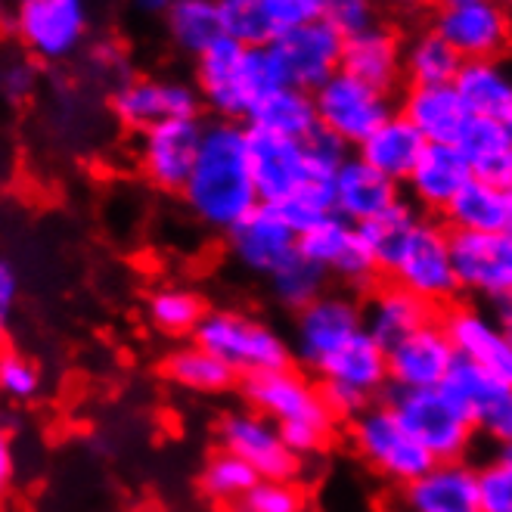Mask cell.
<instances>
[{
    "label": "cell",
    "mask_w": 512,
    "mask_h": 512,
    "mask_svg": "<svg viewBox=\"0 0 512 512\" xmlns=\"http://www.w3.org/2000/svg\"><path fill=\"white\" fill-rule=\"evenodd\" d=\"M187 212L208 230L230 233L261 205L249 165V125L212 122L205 125L196 168L184 193Z\"/></svg>",
    "instance_id": "6da1fadb"
},
{
    "label": "cell",
    "mask_w": 512,
    "mask_h": 512,
    "mask_svg": "<svg viewBox=\"0 0 512 512\" xmlns=\"http://www.w3.org/2000/svg\"><path fill=\"white\" fill-rule=\"evenodd\" d=\"M239 395L246 407L258 410L274 423L286 444L301 460L317 457L333 444L339 419L329 413L320 385L305 376V370H274L239 379Z\"/></svg>",
    "instance_id": "7a4b0ae2"
},
{
    "label": "cell",
    "mask_w": 512,
    "mask_h": 512,
    "mask_svg": "<svg viewBox=\"0 0 512 512\" xmlns=\"http://www.w3.org/2000/svg\"><path fill=\"white\" fill-rule=\"evenodd\" d=\"M193 342L224 360L239 379L286 370L295 364L292 345L277 326L233 308H208L193 333Z\"/></svg>",
    "instance_id": "3957f363"
},
{
    "label": "cell",
    "mask_w": 512,
    "mask_h": 512,
    "mask_svg": "<svg viewBox=\"0 0 512 512\" xmlns=\"http://www.w3.org/2000/svg\"><path fill=\"white\" fill-rule=\"evenodd\" d=\"M438 463L466 460L475 444V419L444 388H388L382 398Z\"/></svg>",
    "instance_id": "277c9868"
},
{
    "label": "cell",
    "mask_w": 512,
    "mask_h": 512,
    "mask_svg": "<svg viewBox=\"0 0 512 512\" xmlns=\"http://www.w3.org/2000/svg\"><path fill=\"white\" fill-rule=\"evenodd\" d=\"M351 444L357 457L367 463V469L388 481V485H395L398 491L438 463L385 401L351 419Z\"/></svg>",
    "instance_id": "5b68a950"
},
{
    "label": "cell",
    "mask_w": 512,
    "mask_h": 512,
    "mask_svg": "<svg viewBox=\"0 0 512 512\" xmlns=\"http://www.w3.org/2000/svg\"><path fill=\"white\" fill-rule=\"evenodd\" d=\"M364 333V301L351 292H323L314 305L295 314L292 323V360L305 373H320L351 339Z\"/></svg>",
    "instance_id": "8992f818"
},
{
    "label": "cell",
    "mask_w": 512,
    "mask_h": 512,
    "mask_svg": "<svg viewBox=\"0 0 512 512\" xmlns=\"http://www.w3.org/2000/svg\"><path fill=\"white\" fill-rule=\"evenodd\" d=\"M10 28L16 41L44 63L75 56L90 32L87 0H13Z\"/></svg>",
    "instance_id": "52a82bcc"
},
{
    "label": "cell",
    "mask_w": 512,
    "mask_h": 512,
    "mask_svg": "<svg viewBox=\"0 0 512 512\" xmlns=\"http://www.w3.org/2000/svg\"><path fill=\"white\" fill-rule=\"evenodd\" d=\"M388 280L410 289L438 311L457 305L460 283L454 270V255H450V230L435 218L423 215Z\"/></svg>",
    "instance_id": "ba28073f"
},
{
    "label": "cell",
    "mask_w": 512,
    "mask_h": 512,
    "mask_svg": "<svg viewBox=\"0 0 512 512\" xmlns=\"http://www.w3.org/2000/svg\"><path fill=\"white\" fill-rule=\"evenodd\" d=\"M314 106L320 128L354 149L395 115L391 94L364 84L342 69L314 90Z\"/></svg>",
    "instance_id": "9c48e42d"
},
{
    "label": "cell",
    "mask_w": 512,
    "mask_h": 512,
    "mask_svg": "<svg viewBox=\"0 0 512 512\" xmlns=\"http://www.w3.org/2000/svg\"><path fill=\"white\" fill-rule=\"evenodd\" d=\"M215 432H218L221 447L236 454L239 460H246L258 472V478L295 481L301 469H305V460L286 444L283 432L252 407L227 410L218 419Z\"/></svg>",
    "instance_id": "30bf717a"
},
{
    "label": "cell",
    "mask_w": 512,
    "mask_h": 512,
    "mask_svg": "<svg viewBox=\"0 0 512 512\" xmlns=\"http://www.w3.org/2000/svg\"><path fill=\"white\" fill-rule=\"evenodd\" d=\"M298 255L323 267L329 277H336L348 289H373L382 277L373 252L360 236V227L342 215H329L317 227L298 233Z\"/></svg>",
    "instance_id": "8fae6325"
},
{
    "label": "cell",
    "mask_w": 512,
    "mask_h": 512,
    "mask_svg": "<svg viewBox=\"0 0 512 512\" xmlns=\"http://www.w3.org/2000/svg\"><path fill=\"white\" fill-rule=\"evenodd\" d=\"M112 115L131 131H149L174 118H199L202 97L196 84L177 78H125L109 97Z\"/></svg>",
    "instance_id": "7c38bea8"
},
{
    "label": "cell",
    "mask_w": 512,
    "mask_h": 512,
    "mask_svg": "<svg viewBox=\"0 0 512 512\" xmlns=\"http://www.w3.org/2000/svg\"><path fill=\"white\" fill-rule=\"evenodd\" d=\"M432 28L463 56V63L500 59L512 44L509 10L497 0H441Z\"/></svg>",
    "instance_id": "4fadbf2b"
},
{
    "label": "cell",
    "mask_w": 512,
    "mask_h": 512,
    "mask_svg": "<svg viewBox=\"0 0 512 512\" xmlns=\"http://www.w3.org/2000/svg\"><path fill=\"white\" fill-rule=\"evenodd\" d=\"M450 255L460 295H472L485 305L512 295V233H454Z\"/></svg>",
    "instance_id": "5bb4252c"
},
{
    "label": "cell",
    "mask_w": 512,
    "mask_h": 512,
    "mask_svg": "<svg viewBox=\"0 0 512 512\" xmlns=\"http://www.w3.org/2000/svg\"><path fill=\"white\" fill-rule=\"evenodd\" d=\"M205 125L199 118H174L140 134L137 165L140 174L162 193H184L196 168Z\"/></svg>",
    "instance_id": "9a60e30c"
},
{
    "label": "cell",
    "mask_w": 512,
    "mask_h": 512,
    "mask_svg": "<svg viewBox=\"0 0 512 512\" xmlns=\"http://www.w3.org/2000/svg\"><path fill=\"white\" fill-rule=\"evenodd\" d=\"M249 165L258 199L264 205H283L289 196H295L317 177L305 143L258 128H249Z\"/></svg>",
    "instance_id": "2e32d148"
},
{
    "label": "cell",
    "mask_w": 512,
    "mask_h": 512,
    "mask_svg": "<svg viewBox=\"0 0 512 512\" xmlns=\"http://www.w3.org/2000/svg\"><path fill=\"white\" fill-rule=\"evenodd\" d=\"M441 326L460 360H469L512 388V342L503 336L488 308L457 301L441 311Z\"/></svg>",
    "instance_id": "e0dca14e"
},
{
    "label": "cell",
    "mask_w": 512,
    "mask_h": 512,
    "mask_svg": "<svg viewBox=\"0 0 512 512\" xmlns=\"http://www.w3.org/2000/svg\"><path fill=\"white\" fill-rule=\"evenodd\" d=\"M270 47L280 59L286 84L314 94L320 84H326L342 69L345 38L326 19H320L314 25H301L295 32L277 35Z\"/></svg>",
    "instance_id": "ac0fdd59"
},
{
    "label": "cell",
    "mask_w": 512,
    "mask_h": 512,
    "mask_svg": "<svg viewBox=\"0 0 512 512\" xmlns=\"http://www.w3.org/2000/svg\"><path fill=\"white\" fill-rule=\"evenodd\" d=\"M227 236V255L258 277H270L292 255H298V233L283 221L274 205H258Z\"/></svg>",
    "instance_id": "d6986e66"
},
{
    "label": "cell",
    "mask_w": 512,
    "mask_h": 512,
    "mask_svg": "<svg viewBox=\"0 0 512 512\" xmlns=\"http://www.w3.org/2000/svg\"><path fill=\"white\" fill-rule=\"evenodd\" d=\"M246 50L230 38H221L196 59V90L202 106L221 122H249L252 106L246 97Z\"/></svg>",
    "instance_id": "ffe728a7"
},
{
    "label": "cell",
    "mask_w": 512,
    "mask_h": 512,
    "mask_svg": "<svg viewBox=\"0 0 512 512\" xmlns=\"http://www.w3.org/2000/svg\"><path fill=\"white\" fill-rule=\"evenodd\" d=\"M438 317V308L391 280L373 286L364 298V329L385 354L413 333H419L423 326L435 323Z\"/></svg>",
    "instance_id": "44dd1931"
},
{
    "label": "cell",
    "mask_w": 512,
    "mask_h": 512,
    "mask_svg": "<svg viewBox=\"0 0 512 512\" xmlns=\"http://www.w3.org/2000/svg\"><path fill=\"white\" fill-rule=\"evenodd\" d=\"M454 364L457 351L438 317L388 351V388H441Z\"/></svg>",
    "instance_id": "7402d4cb"
},
{
    "label": "cell",
    "mask_w": 512,
    "mask_h": 512,
    "mask_svg": "<svg viewBox=\"0 0 512 512\" xmlns=\"http://www.w3.org/2000/svg\"><path fill=\"white\" fill-rule=\"evenodd\" d=\"M401 512H481L478 469L469 460L435 463L398 491Z\"/></svg>",
    "instance_id": "603a6c76"
},
{
    "label": "cell",
    "mask_w": 512,
    "mask_h": 512,
    "mask_svg": "<svg viewBox=\"0 0 512 512\" xmlns=\"http://www.w3.org/2000/svg\"><path fill=\"white\" fill-rule=\"evenodd\" d=\"M475 174L454 143H429L419 156L413 174L407 177V199L423 215H444V208L457 199V193Z\"/></svg>",
    "instance_id": "cb8c5ba5"
},
{
    "label": "cell",
    "mask_w": 512,
    "mask_h": 512,
    "mask_svg": "<svg viewBox=\"0 0 512 512\" xmlns=\"http://www.w3.org/2000/svg\"><path fill=\"white\" fill-rule=\"evenodd\" d=\"M401 199V184L379 174L360 156H348V162L336 174V215L357 227L379 218Z\"/></svg>",
    "instance_id": "d4e9b609"
},
{
    "label": "cell",
    "mask_w": 512,
    "mask_h": 512,
    "mask_svg": "<svg viewBox=\"0 0 512 512\" xmlns=\"http://www.w3.org/2000/svg\"><path fill=\"white\" fill-rule=\"evenodd\" d=\"M342 72L391 94V90L398 87V81L404 78V44H401V38L379 22L373 28H367V32L345 38Z\"/></svg>",
    "instance_id": "484cf974"
},
{
    "label": "cell",
    "mask_w": 512,
    "mask_h": 512,
    "mask_svg": "<svg viewBox=\"0 0 512 512\" xmlns=\"http://www.w3.org/2000/svg\"><path fill=\"white\" fill-rule=\"evenodd\" d=\"M401 115L426 137V143H460L472 115L454 84L410 87L401 103Z\"/></svg>",
    "instance_id": "4316f807"
},
{
    "label": "cell",
    "mask_w": 512,
    "mask_h": 512,
    "mask_svg": "<svg viewBox=\"0 0 512 512\" xmlns=\"http://www.w3.org/2000/svg\"><path fill=\"white\" fill-rule=\"evenodd\" d=\"M426 146H429L426 137L401 112H395L385 125H379L357 146V156L367 165H373L379 174H385L388 180H395V184H407V177L413 174Z\"/></svg>",
    "instance_id": "83f0119b"
},
{
    "label": "cell",
    "mask_w": 512,
    "mask_h": 512,
    "mask_svg": "<svg viewBox=\"0 0 512 512\" xmlns=\"http://www.w3.org/2000/svg\"><path fill=\"white\" fill-rule=\"evenodd\" d=\"M454 87L472 118L506 122L512 115V66L503 59H469Z\"/></svg>",
    "instance_id": "f1b7e54d"
},
{
    "label": "cell",
    "mask_w": 512,
    "mask_h": 512,
    "mask_svg": "<svg viewBox=\"0 0 512 512\" xmlns=\"http://www.w3.org/2000/svg\"><path fill=\"white\" fill-rule=\"evenodd\" d=\"M509 205L512 193L506 187L472 177L441 218L454 233H503L509 230Z\"/></svg>",
    "instance_id": "f546056e"
},
{
    "label": "cell",
    "mask_w": 512,
    "mask_h": 512,
    "mask_svg": "<svg viewBox=\"0 0 512 512\" xmlns=\"http://www.w3.org/2000/svg\"><path fill=\"white\" fill-rule=\"evenodd\" d=\"M317 382H336L348 385L370 401L385 398L388 391V354L370 339L364 329L357 339H351L329 364L317 373Z\"/></svg>",
    "instance_id": "4dcf8cb0"
},
{
    "label": "cell",
    "mask_w": 512,
    "mask_h": 512,
    "mask_svg": "<svg viewBox=\"0 0 512 512\" xmlns=\"http://www.w3.org/2000/svg\"><path fill=\"white\" fill-rule=\"evenodd\" d=\"M162 376L171 385L190 391V395H205V398L227 395V391H233L239 385V376L224 364V360H218L212 351H205L193 339L165 354Z\"/></svg>",
    "instance_id": "1f68e13d"
},
{
    "label": "cell",
    "mask_w": 512,
    "mask_h": 512,
    "mask_svg": "<svg viewBox=\"0 0 512 512\" xmlns=\"http://www.w3.org/2000/svg\"><path fill=\"white\" fill-rule=\"evenodd\" d=\"M249 128L305 143L308 137H314L320 131L314 94L311 90H301V87H280L277 94H270L249 115Z\"/></svg>",
    "instance_id": "d6a6232c"
},
{
    "label": "cell",
    "mask_w": 512,
    "mask_h": 512,
    "mask_svg": "<svg viewBox=\"0 0 512 512\" xmlns=\"http://www.w3.org/2000/svg\"><path fill=\"white\" fill-rule=\"evenodd\" d=\"M460 153L466 156L472 174L478 180H491L509 190L512 180V137L506 134L503 122L491 118H472L469 128L460 137Z\"/></svg>",
    "instance_id": "836d02e7"
},
{
    "label": "cell",
    "mask_w": 512,
    "mask_h": 512,
    "mask_svg": "<svg viewBox=\"0 0 512 512\" xmlns=\"http://www.w3.org/2000/svg\"><path fill=\"white\" fill-rule=\"evenodd\" d=\"M419 221H423V212H419L410 199H401L398 205H391L388 212H382L379 218H373L360 227V236H364V243L373 252L376 267L385 280L391 277V270L398 267Z\"/></svg>",
    "instance_id": "e575fe53"
},
{
    "label": "cell",
    "mask_w": 512,
    "mask_h": 512,
    "mask_svg": "<svg viewBox=\"0 0 512 512\" xmlns=\"http://www.w3.org/2000/svg\"><path fill=\"white\" fill-rule=\"evenodd\" d=\"M463 69V56L450 47L435 28L413 35L404 44V78L410 87H441L454 84Z\"/></svg>",
    "instance_id": "d590c367"
},
{
    "label": "cell",
    "mask_w": 512,
    "mask_h": 512,
    "mask_svg": "<svg viewBox=\"0 0 512 512\" xmlns=\"http://www.w3.org/2000/svg\"><path fill=\"white\" fill-rule=\"evenodd\" d=\"M165 32L180 53L199 59L224 38L218 0H174L165 13Z\"/></svg>",
    "instance_id": "8d00e7d4"
},
{
    "label": "cell",
    "mask_w": 512,
    "mask_h": 512,
    "mask_svg": "<svg viewBox=\"0 0 512 512\" xmlns=\"http://www.w3.org/2000/svg\"><path fill=\"white\" fill-rule=\"evenodd\" d=\"M208 314L199 292L187 286H159L146 298V320L168 339H193L202 317Z\"/></svg>",
    "instance_id": "74e56055"
},
{
    "label": "cell",
    "mask_w": 512,
    "mask_h": 512,
    "mask_svg": "<svg viewBox=\"0 0 512 512\" xmlns=\"http://www.w3.org/2000/svg\"><path fill=\"white\" fill-rule=\"evenodd\" d=\"M199 494L215 503V506H233L236 500H243L255 485H258V472L246 463L239 460L230 450L218 447L212 457L205 460V466L199 469Z\"/></svg>",
    "instance_id": "f35d334b"
},
{
    "label": "cell",
    "mask_w": 512,
    "mask_h": 512,
    "mask_svg": "<svg viewBox=\"0 0 512 512\" xmlns=\"http://www.w3.org/2000/svg\"><path fill=\"white\" fill-rule=\"evenodd\" d=\"M270 283V295L280 308H286L289 314H301L308 305L329 292L326 283H329V274L323 267L311 264L305 255H292L283 267H277L274 274L267 277Z\"/></svg>",
    "instance_id": "ab89813d"
},
{
    "label": "cell",
    "mask_w": 512,
    "mask_h": 512,
    "mask_svg": "<svg viewBox=\"0 0 512 512\" xmlns=\"http://www.w3.org/2000/svg\"><path fill=\"white\" fill-rule=\"evenodd\" d=\"M441 388L447 391L450 398H454L472 419H478L481 413H485V407L500 395V391L506 388L500 379H494L491 373H485L481 367L469 364V360H460L450 367L447 379L441 382Z\"/></svg>",
    "instance_id": "60d3db41"
},
{
    "label": "cell",
    "mask_w": 512,
    "mask_h": 512,
    "mask_svg": "<svg viewBox=\"0 0 512 512\" xmlns=\"http://www.w3.org/2000/svg\"><path fill=\"white\" fill-rule=\"evenodd\" d=\"M224 38L243 47H267L274 44V28H270L264 0H218Z\"/></svg>",
    "instance_id": "b9f144b4"
},
{
    "label": "cell",
    "mask_w": 512,
    "mask_h": 512,
    "mask_svg": "<svg viewBox=\"0 0 512 512\" xmlns=\"http://www.w3.org/2000/svg\"><path fill=\"white\" fill-rule=\"evenodd\" d=\"M274 208L295 233H305L317 227L323 218L336 215V180L314 177L311 184H305L295 196H289L283 205H274Z\"/></svg>",
    "instance_id": "7bdbcfd3"
},
{
    "label": "cell",
    "mask_w": 512,
    "mask_h": 512,
    "mask_svg": "<svg viewBox=\"0 0 512 512\" xmlns=\"http://www.w3.org/2000/svg\"><path fill=\"white\" fill-rule=\"evenodd\" d=\"M227 512H308V494L298 481H270L261 478L258 485Z\"/></svg>",
    "instance_id": "ee69618b"
},
{
    "label": "cell",
    "mask_w": 512,
    "mask_h": 512,
    "mask_svg": "<svg viewBox=\"0 0 512 512\" xmlns=\"http://www.w3.org/2000/svg\"><path fill=\"white\" fill-rule=\"evenodd\" d=\"M44 376L32 357L19 351H0V395L7 401L25 404L41 395Z\"/></svg>",
    "instance_id": "f6af8a7d"
},
{
    "label": "cell",
    "mask_w": 512,
    "mask_h": 512,
    "mask_svg": "<svg viewBox=\"0 0 512 512\" xmlns=\"http://www.w3.org/2000/svg\"><path fill=\"white\" fill-rule=\"evenodd\" d=\"M274 35L295 32L301 25H314L326 13V0H264Z\"/></svg>",
    "instance_id": "bcb514c9"
},
{
    "label": "cell",
    "mask_w": 512,
    "mask_h": 512,
    "mask_svg": "<svg viewBox=\"0 0 512 512\" xmlns=\"http://www.w3.org/2000/svg\"><path fill=\"white\" fill-rule=\"evenodd\" d=\"M323 19L333 25L342 38L360 35L376 25V0H326Z\"/></svg>",
    "instance_id": "7dc6e473"
},
{
    "label": "cell",
    "mask_w": 512,
    "mask_h": 512,
    "mask_svg": "<svg viewBox=\"0 0 512 512\" xmlns=\"http://www.w3.org/2000/svg\"><path fill=\"white\" fill-rule=\"evenodd\" d=\"M481 512H512V469L500 460L478 466Z\"/></svg>",
    "instance_id": "c3c4849f"
},
{
    "label": "cell",
    "mask_w": 512,
    "mask_h": 512,
    "mask_svg": "<svg viewBox=\"0 0 512 512\" xmlns=\"http://www.w3.org/2000/svg\"><path fill=\"white\" fill-rule=\"evenodd\" d=\"M475 429L497 447L512 441V388L509 385L485 407V413L475 419Z\"/></svg>",
    "instance_id": "681fc988"
},
{
    "label": "cell",
    "mask_w": 512,
    "mask_h": 512,
    "mask_svg": "<svg viewBox=\"0 0 512 512\" xmlns=\"http://www.w3.org/2000/svg\"><path fill=\"white\" fill-rule=\"evenodd\" d=\"M35 81H38V72L28 59H10V63L0 66V94L10 103H22L32 97Z\"/></svg>",
    "instance_id": "f907efd6"
},
{
    "label": "cell",
    "mask_w": 512,
    "mask_h": 512,
    "mask_svg": "<svg viewBox=\"0 0 512 512\" xmlns=\"http://www.w3.org/2000/svg\"><path fill=\"white\" fill-rule=\"evenodd\" d=\"M19 295H22V277H19V267L0 255V336H4L7 323L13 320V311L19 305Z\"/></svg>",
    "instance_id": "816d5d0a"
},
{
    "label": "cell",
    "mask_w": 512,
    "mask_h": 512,
    "mask_svg": "<svg viewBox=\"0 0 512 512\" xmlns=\"http://www.w3.org/2000/svg\"><path fill=\"white\" fill-rule=\"evenodd\" d=\"M16 485V444L13 432L7 426H0V503L10 497Z\"/></svg>",
    "instance_id": "f5cc1de1"
},
{
    "label": "cell",
    "mask_w": 512,
    "mask_h": 512,
    "mask_svg": "<svg viewBox=\"0 0 512 512\" xmlns=\"http://www.w3.org/2000/svg\"><path fill=\"white\" fill-rule=\"evenodd\" d=\"M488 311H491V317L497 320V326L503 329V336L512 342V295L494 301V305H488Z\"/></svg>",
    "instance_id": "db71d44e"
},
{
    "label": "cell",
    "mask_w": 512,
    "mask_h": 512,
    "mask_svg": "<svg viewBox=\"0 0 512 512\" xmlns=\"http://www.w3.org/2000/svg\"><path fill=\"white\" fill-rule=\"evenodd\" d=\"M131 10H137L140 16H165L171 10L174 0H128Z\"/></svg>",
    "instance_id": "11a10c76"
},
{
    "label": "cell",
    "mask_w": 512,
    "mask_h": 512,
    "mask_svg": "<svg viewBox=\"0 0 512 512\" xmlns=\"http://www.w3.org/2000/svg\"><path fill=\"white\" fill-rule=\"evenodd\" d=\"M379 4H388L395 10H419V7H426L429 0H379Z\"/></svg>",
    "instance_id": "9f6ffc18"
},
{
    "label": "cell",
    "mask_w": 512,
    "mask_h": 512,
    "mask_svg": "<svg viewBox=\"0 0 512 512\" xmlns=\"http://www.w3.org/2000/svg\"><path fill=\"white\" fill-rule=\"evenodd\" d=\"M494 460H500L503 466H509V469H512V441H509V444H503V447H497Z\"/></svg>",
    "instance_id": "6f0895ef"
},
{
    "label": "cell",
    "mask_w": 512,
    "mask_h": 512,
    "mask_svg": "<svg viewBox=\"0 0 512 512\" xmlns=\"http://www.w3.org/2000/svg\"><path fill=\"white\" fill-rule=\"evenodd\" d=\"M503 128H506V134L512 137V115H509V118H506V122H503Z\"/></svg>",
    "instance_id": "680465c9"
},
{
    "label": "cell",
    "mask_w": 512,
    "mask_h": 512,
    "mask_svg": "<svg viewBox=\"0 0 512 512\" xmlns=\"http://www.w3.org/2000/svg\"><path fill=\"white\" fill-rule=\"evenodd\" d=\"M497 4H500V7H506V10H509V7H512V0H497Z\"/></svg>",
    "instance_id": "91938a15"
},
{
    "label": "cell",
    "mask_w": 512,
    "mask_h": 512,
    "mask_svg": "<svg viewBox=\"0 0 512 512\" xmlns=\"http://www.w3.org/2000/svg\"><path fill=\"white\" fill-rule=\"evenodd\" d=\"M509 233H512V205H509Z\"/></svg>",
    "instance_id": "94428289"
},
{
    "label": "cell",
    "mask_w": 512,
    "mask_h": 512,
    "mask_svg": "<svg viewBox=\"0 0 512 512\" xmlns=\"http://www.w3.org/2000/svg\"><path fill=\"white\" fill-rule=\"evenodd\" d=\"M509 193H512V180H509Z\"/></svg>",
    "instance_id": "6125c7cd"
}]
</instances>
